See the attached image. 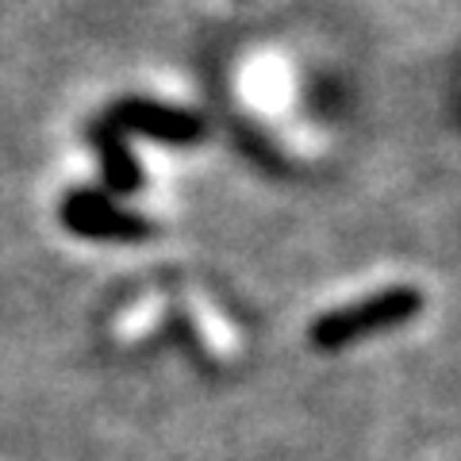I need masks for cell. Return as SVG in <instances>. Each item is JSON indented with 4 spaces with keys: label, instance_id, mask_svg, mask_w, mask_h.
I'll return each instance as SVG.
<instances>
[{
    "label": "cell",
    "instance_id": "6da1fadb",
    "mask_svg": "<svg viewBox=\"0 0 461 461\" xmlns=\"http://www.w3.org/2000/svg\"><path fill=\"white\" fill-rule=\"evenodd\" d=\"M420 312H423L420 288L393 285V288H381V293L357 300V304L327 312L323 320H315L312 339H315V346H323V350H339V346H350V342L366 339V335H377V330L408 323Z\"/></svg>",
    "mask_w": 461,
    "mask_h": 461
},
{
    "label": "cell",
    "instance_id": "5b68a950",
    "mask_svg": "<svg viewBox=\"0 0 461 461\" xmlns=\"http://www.w3.org/2000/svg\"><path fill=\"white\" fill-rule=\"evenodd\" d=\"M158 320H162V296H142L135 308H127L120 320H115V339L135 342L147 335V330H154Z\"/></svg>",
    "mask_w": 461,
    "mask_h": 461
},
{
    "label": "cell",
    "instance_id": "277c9868",
    "mask_svg": "<svg viewBox=\"0 0 461 461\" xmlns=\"http://www.w3.org/2000/svg\"><path fill=\"white\" fill-rule=\"evenodd\" d=\"M189 315H193L200 339H204V346L212 354H230V350H235V335H230V327L223 323V315L215 312L200 293L189 296Z\"/></svg>",
    "mask_w": 461,
    "mask_h": 461
},
{
    "label": "cell",
    "instance_id": "3957f363",
    "mask_svg": "<svg viewBox=\"0 0 461 461\" xmlns=\"http://www.w3.org/2000/svg\"><path fill=\"white\" fill-rule=\"evenodd\" d=\"M62 215H66V223L74 227L77 235H93V239H142V235H150V223L108 208L104 196H96V193L69 196Z\"/></svg>",
    "mask_w": 461,
    "mask_h": 461
},
{
    "label": "cell",
    "instance_id": "7a4b0ae2",
    "mask_svg": "<svg viewBox=\"0 0 461 461\" xmlns=\"http://www.w3.org/2000/svg\"><path fill=\"white\" fill-rule=\"evenodd\" d=\"M127 131L158 135V139H196L200 120L189 112H173L162 104H142V100H123L115 104L104 120L96 123V147L108 150L112 142H120Z\"/></svg>",
    "mask_w": 461,
    "mask_h": 461
}]
</instances>
